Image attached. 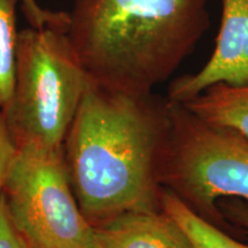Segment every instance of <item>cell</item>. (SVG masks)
I'll return each mask as SVG.
<instances>
[{
	"instance_id": "obj_15",
	"label": "cell",
	"mask_w": 248,
	"mask_h": 248,
	"mask_svg": "<svg viewBox=\"0 0 248 248\" xmlns=\"http://www.w3.org/2000/svg\"><path fill=\"white\" fill-rule=\"evenodd\" d=\"M27 248H37V247H33V246H31V245H29V244H28V246H27Z\"/></svg>"
},
{
	"instance_id": "obj_14",
	"label": "cell",
	"mask_w": 248,
	"mask_h": 248,
	"mask_svg": "<svg viewBox=\"0 0 248 248\" xmlns=\"http://www.w3.org/2000/svg\"><path fill=\"white\" fill-rule=\"evenodd\" d=\"M225 212L232 222L248 229V204H229L225 206Z\"/></svg>"
},
{
	"instance_id": "obj_10",
	"label": "cell",
	"mask_w": 248,
	"mask_h": 248,
	"mask_svg": "<svg viewBox=\"0 0 248 248\" xmlns=\"http://www.w3.org/2000/svg\"><path fill=\"white\" fill-rule=\"evenodd\" d=\"M20 0H0V109L12 95L18 32L16 6Z\"/></svg>"
},
{
	"instance_id": "obj_1",
	"label": "cell",
	"mask_w": 248,
	"mask_h": 248,
	"mask_svg": "<svg viewBox=\"0 0 248 248\" xmlns=\"http://www.w3.org/2000/svg\"><path fill=\"white\" fill-rule=\"evenodd\" d=\"M167 100L91 79L62 145L71 187L99 228L130 213L162 210L160 155Z\"/></svg>"
},
{
	"instance_id": "obj_5",
	"label": "cell",
	"mask_w": 248,
	"mask_h": 248,
	"mask_svg": "<svg viewBox=\"0 0 248 248\" xmlns=\"http://www.w3.org/2000/svg\"><path fill=\"white\" fill-rule=\"evenodd\" d=\"M12 224L37 248H98L74 194L62 150L18 148L2 192Z\"/></svg>"
},
{
	"instance_id": "obj_4",
	"label": "cell",
	"mask_w": 248,
	"mask_h": 248,
	"mask_svg": "<svg viewBox=\"0 0 248 248\" xmlns=\"http://www.w3.org/2000/svg\"><path fill=\"white\" fill-rule=\"evenodd\" d=\"M166 100L161 185L219 228L224 218L217 199L240 198L248 202V139L204 122L182 102Z\"/></svg>"
},
{
	"instance_id": "obj_2",
	"label": "cell",
	"mask_w": 248,
	"mask_h": 248,
	"mask_svg": "<svg viewBox=\"0 0 248 248\" xmlns=\"http://www.w3.org/2000/svg\"><path fill=\"white\" fill-rule=\"evenodd\" d=\"M68 14L93 82L135 94L168 79L209 26L207 0H75Z\"/></svg>"
},
{
	"instance_id": "obj_7",
	"label": "cell",
	"mask_w": 248,
	"mask_h": 248,
	"mask_svg": "<svg viewBox=\"0 0 248 248\" xmlns=\"http://www.w3.org/2000/svg\"><path fill=\"white\" fill-rule=\"evenodd\" d=\"M95 229L98 248H195L163 210L125 214Z\"/></svg>"
},
{
	"instance_id": "obj_11",
	"label": "cell",
	"mask_w": 248,
	"mask_h": 248,
	"mask_svg": "<svg viewBox=\"0 0 248 248\" xmlns=\"http://www.w3.org/2000/svg\"><path fill=\"white\" fill-rule=\"evenodd\" d=\"M22 12L30 27L54 28L67 32L69 24L68 12L49 11L38 5L37 0H20Z\"/></svg>"
},
{
	"instance_id": "obj_3",
	"label": "cell",
	"mask_w": 248,
	"mask_h": 248,
	"mask_svg": "<svg viewBox=\"0 0 248 248\" xmlns=\"http://www.w3.org/2000/svg\"><path fill=\"white\" fill-rule=\"evenodd\" d=\"M90 82L66 31L20 30L13 91L1 108L17 148L62 150Z\"/></svg>"
},
{
	"instance_id": "obj_12",
	"label": "cell",
	"mask_w": 248,
	"mask_h": 248,
	"mask_svg": "<svg viewBox=\"0 0 248 248\" xmlns=\"http://www.w3.org/2000/svg\"><path fill=\"white\" fill-rule=\"evenodd\" d=\"M17 152L18 148L12 137L4 114L0 109V199L2 197L6 179L8 177Z\"/></svg>"
},
{
	"instance_id": "obj_6",
	"label": "cell",
	"mask_w": 248,
	"mask_h": 248,
	"mask_svg": "<svg viewBox=\"0 0 248 248\" xmlns=\"http://www.w3.org/2000/svg\"><path fill=\"white\" fill-rule=\"evenodd\" d=\"M221 26L216 45L199 71L170 84L168 100L185 102L209 86L248 84V0H221Z\"/></svg>"
},
{
	"instance_id": "obj_8",
	"label": "cell",
	"mask_w": 248,
	"mask_h": 248,
	"mask_svg": "<svg viewBox=\"0 0 248 248\" xmlns=\"http://www.w3.org/2000/svg\"><path fill=\"white\" fill-rule=\"evenodd\" d=\"M182 104L204 122L248 139V84L218 83Z\"/></svg>"
},
{
	"instance_id": "obj_9",
	"label": "cell",
	"mask_w": 248,
	"mask_h": 248,
	"mask_svg": "<svg viewBox=\"0 0 248 248\" xmlns=\"http://www.w3.org/2000/svg\"><path fill=\"white\" fill-rule=\"evenodd\" d=\"M162 210L181 225L195 248H248L237 241L218 226L203 219L188 208L177 195L163 187Z\"/></svg>"
},
{
	"instance_id": "obj_13",
	"label": "cell",
	"mask_w": 248,
	"mask_h": 248,
	"mask_svg": "<svg viewBox=\"0 0 248 248\" xmlns=\"http://www.w3.org/2000/svg\"><path fill=\"white\" fill-rule=\"evenodd\" d=\"M24 238L16 231L9 218L4 198L0 199V248H27Z\"/></svg>"
}]
</instances>
